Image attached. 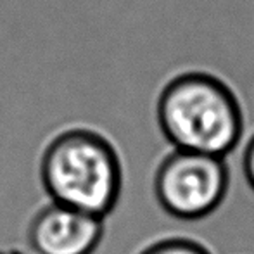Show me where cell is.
Segmentation results:
<instances>
[{
	"label": "cell",
	"instance_id": "6da1fadb",
	"mask_svg": "<svg viewBox=\"0 0 254 254\" xmlns=\"http://www.w3.org/2000/svg\"><path fill=\"white\" fill-rule=\"evenodd\" d=\"M157 123L173 149L218 157L235 151L244 131L235 92L204 71L182 73L163 88Z\"/></svg>",
	"mask_w": 254,
	"mask_h": 254
},
{
	"label": "cell",
	"instance_id": "7a4b0ae2",
	"mask_svg": "<svg viewBox=\"0 0 254 254\" xmlns=\"http://www.w3.org/2000/svg\"><path fill=\"white\" fill-rule=\"evenodd\" d=\"M40 182L52 202L106 218L123 190V164L109 138L90 128H71L47 144Z\"/></svg>",
	"mask_w": 254,
	"mask_h": 254
},
{
	"label": "cell",
	"instance_id": "3957f363",
	"mask_svg": "<svg viewBox=\"0 0 254 254\" xmlns=\"http://www.w3.org/2000/svg\"><path fill=\"white\" fill-rule=\"evenodd\" d=\"M161 209L182 221H197L221 206L230 187L227 157L173 149L154 173Z\"/></svg>",
	"mask_w": 254,
	"mask_h": 254
},
{
	"label": "cell",
	"instance_id": "277c9868",
	"mask_svg": "<svg viewBox=\"0 0 254 254\" xmlns=\"http://www.w3.org/2000/svg\"><path fill=\"white\" fill-rule=\"evenodd\" d=\"M106 218L49 202L28 223L31 254H94L106 232Z\"/></svg>",
	"mask_w": 254,
	"mask_h": 254
},
{
	"label": "cell",
	"instance_id": "5b68a950",
	"mask_svg": "<svg viewBox=\"0 0 254 254\" xmlns=\"http://www.w3.org/2000/svg\"><path fill=\"white\" fill-rule=\"evenodd\" d=\"M138 254H213V251L190 237H164L145 246Z\"/></svg>",
	"mask_w": 254,
	"mask_h": 254
},
{
	"label": "cell",
	"instance_id": "8992f818",
	"mask_svg": "<svg viewBox=\"0 0 254 254\" xmlns=\"http://www.w3.org/2000/svg\"><path fill=\"white\" fill-rule=\"evenodd\" d=\"M242 171H244L246 182H248V185L254 192V135L251 140L248 142L244 156H242Z\"/></svg>",
	"mask_w": 254,
	"mask_h": 254
},
{
	"label": "cell",
	"instance_id": "52a82bcc",
	"mask_svg": "<svg viewBox=\"0 0 254 254\" xmlns=\"http://www.w3.org/2000/svg\"><path fill=\"white\" fill-rule=\"evenodd\" d=\"M0 254H21V253L12 251V249H0Z\"/></svg>",
	"mask_w": 254,
	"mask_h": 254
}]
</instances>
